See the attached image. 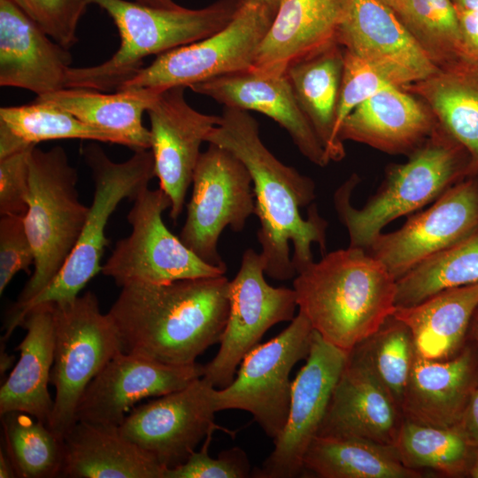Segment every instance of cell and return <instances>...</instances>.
I'll list each match as a JSON object with an SVG mask.
<instances>
[{"label": "cell", "instance_id": "6da1fadb", "mask_svg": "<svg viewBox=\"0 0 478 478\" xmlns=\"http://www.w3.org/2000/svg\"><path fill=\"white\" fill-rule=\"evenodd\" d=\"M205 142L233 152L251 174L259 221L257 236L267 276L294 278L314 261L313 243L322 255L327 253L328 222L312 203L314 181L267 149L258 121L248 111L224 106L220 124Z\"/></svg>", "mask_w": 478, "mask_h": 478}, {"label": "cell", "instance_id": "7a4b0ae2", "mask_svg": "<svg viewBox=\"0 0 478 478\" xmlns=\"http://www.w3.org/2000/svg\"><path fill=\"white\" fill-rule=\"evenodd\" d=\"M121 288L107 313L122 351L188 366L220 343L229 312L225 274Z\"/></svg>", "mask_w": 478, "mask_h": 478}, {"label": "cell", "instance_id": "3957f363", "mask_svg": "<svg viewBox=\"0 0 478 478\" xmlns=\"http://www.w3.org/2000/svg\"><path fill=\"white\" fill-rule=\"evenodd\" d=\"M298 312L326 342L350 352L391 316L397 280L365 249L327 252L293 281Z\"/></svg>", "mask_w": 478, "mask_h": 478}, {"label": "cell", "instance_id": "277c9868", "mask_svg": "<svg viewBox=\"0 0 478 478\" xmlns=\"http://www.w3.org/2000/svg\"><path fill=\"white\" fill-rule=\"evenodd\" d=\"M104 11L113 21L120 44L106 61L70 67L66 88L117 91L150 55L200 41L221 30L234 18L243 0H217L199 9L178 5L156 8L127 0H86Z\"/></svg>", "mask_w": 478, "mask_h": 478}, {"label": "cell", "instance_id": "5b68a950", "mask_svg": "<svg viewBox=\"0 0 478 478\" xmlns=\"http://www.w3.org/2000/svg\"><path fill=\"white\" fill-rule=\"evenodd\" d=\"M408 156L406 162L387 169L380 188L360 208L351 200L358 183L356 174L335 190V209L347 229L350 246L366 250L389 223L433 203L466 178V151L439 125Z\"/></svg>", "mask_w": 478, "mask_h": 478}, {"label": "cell", "instance_id": "8992f818", "mask_svg": "<svg viewBox=\"0 0 478 478\" xmlns=\"http://www.w3.org/2000/svg\"><path fill=\"white\" fill-rule=\"evenodd\" d=\"M92 171L94 196L80 237L58 275L40 293L27 303L13 307L5 320V334L11 336L20 327L32 308L44 304H61L73 300L99 272L100 260L108 239L105 227L110 216L125 198L135 199L155 177L151 151L140 150L124 162L112 161L95 144L82 150Z\"/></svg>", "mask_w": 478, "mask_h": 478}, {"label": "cell", "instance_id": "52a82bcc", "mask_svg": "<svg viewBox=\"0 0 478 478\" xmlns=\"http://www.w3.org/2000/svg\"><path fill=\"white\" fill-rule=\"evenodd\" d=\"M29 195L24 224L35 270L13 307L40 293L58 275L76 244L89 206L79 200L78 174L66 150L35 146L28 158Z\"/></svg>", "mask_w": 478, "mask_h": 478}, {"label": "cell", "instance_id": "ba28073f", "mask_svg": "<svg viewBox=\"0 0 478 478\" xmlns=\"http://www.w3.org/2000/svg\"><path fill=\"white\" fill-rule=\"evenodd\" d=\"M53 317L50 384L56 393L50 428L63 438L76 422V409L85 389L122 348L112 319L101 312L91 291L53 304Z\"/></svg>", "mask_w": 478, "mask_h": 478}, {"label": "cell", "instance_id": "9c48e42d", "mask_svg": "<svg viewBox=\"0 0 478 478\" xmlns=\"http://www.w3.org/2000/svg\"><path fill=\"white\" fill-rule=\"evenodd\" d=\"M274 14L265 5L243 0L232 20L221 30L158 55L118 90L159 93L173 87L189 88L209 79L250 70Z\"/></svg>", "mask_w": 478, "mask_h": 478}, {"label": "cell", "instance_id": "30bf717a", "mask_svg": "<svg viewBox=\"0 0 478 478\" xmlns=\"http://www.w3.org/2000/svg\"><path fill=\"white\" fill-rule=\"evenodd\" d=\"M170 207L162 189H143L127 214L131 233L116 243L101 273L120 287L225 274L227 269L203 261L167 228L162 214Z\"/></svg>", "mask_w": 478, "mask_h": 478}, {"label": "cell", "instance_id": "8fae6325", "mask_svg": "<svg viewBox=\"0 0 478 478\" xmlns=\"http://www.w3.org/2000/svg\"><path fill=\"white\" fill-rule=\"evenodd\" d=\"M313 332L308 320L298 312L284 330L258 344L243 358L231 383L215 389L216 412L246 411L266 435L275 440L289 416L290 372L308 357Z\"/></svg>", "mask_w": 478, "mask_h": 478}, {"label": "cell", "instance_id": "7c38bea8", "mask_svg": "<svg viewBox=\"0 0 478 478\" xmlns=\"http://www.w3.org/2000/svg\"><path fill=\"white\" fill-rule=\"evenodd\" d=\"M181 241L203 261L227 269L218 251L222 231L241 232L255 214L251 174L230 150L214 143L201 152L192 178Z\"/></svg>", "mask_w": 478, "mask_h": 478}, {"label": "cell", "instance_id": "4fadbf2b", "mask_svg": "<svg viewBox=\"0 0 478 478\" xmlns=\"http://www.w3.org/2000/svg\"><path fill=\"white\" fill-rule=\"evenodd\" d=\"M263 258L247 249L240 268L229 281V312L215 357L204 365V377L216 389L234 380L243 358L273 326L295 318L297 308L293 289L273 287L265 279Z\"/></svg>", "mask_w": 478, "mask_h": 478}, {"label": "cell", "instance_id": "5bb4252c", "mask_svg": "<svg viewBox=\"0 0 478 478\" xmlns=\"http://www.w3.org/2000/svg\"><path fill=\"white\" fill-rule=\"evenodd\" d=\"M200 377L187 387L139 405L119 427L120 433L154 457L166 469L189 458L200 442L216 429L215 390Z\"/></svg>", "mask_w": 478, "mask_h": 478}, {"label": "cell", "instance_id": "9a60e30c", "mask_svg": "<svg viewBox=\"0 0 478 478\" xmlns=\"http://www.w3.org/2000/svg\"><path fill=\"white\" fill-rule=\"evenodd\" d=\"M347 355L313 332L305 363L291 382L286 425L274 440V451L252 474L254 477L295 478L304 474L305 451L318 435Z\"/></svg>", "mask_w": 478, "mask_h": 478}, {"label": "cell", "instance_id": "2e32d148", "mask_svg": "<svg viewBox=\"0 0 478 478\" xmlns=\"http://www.w3.org/2000/svg\"><path fill=\"white\" fill-rule=\"evenodd\" d=\"M478 228V178L454 184L428 209L411 216L398 229L381 233L366 251L399 279L430 256Z\"/></svg>", "mask_w": 478, "mask_h": 478}, {"label": "cell", "instance_id": "e0dca14e", "mask_svg": "<svg viewBox=\"0 0 478 478\" xmlns=\"http://www.w3.org/2000/svg\"><path fill=\"white\" fill-rule=\"evenodd\" d=\"M185 87L159 92L146 112L155 177L171 200L170 218L177 221L200 157V146L220 124V116L205 114L186 101Z\"/></svg>", "mask_w": 478, "mask_h": 478}, {"label": "cell", "instance_id": "ac0fdd59", "mask_svg": "<svg viewBox=\"0 0 478 478\" xmlns=\"http://www.w3.org/2000/svg\"><path fill=\"white\" fill-rule=\"evenodd\" d=\"M203 374L204 365L198 363L173 366L121 351L85 389L75 421L119 428L142 399L181 389Z\"/></svg>", "mask_w": 478, "mask_h": 478}, {"label": "cell", "instance_id": "d6986e66", "mask_svg": "<svg viewBox=\"0 0 478 478\" xmlns=\"http://www.w3.org/2000/svg\"><path fill=\"white\" fill-rule=\"evenodd\" d=\"M337 43L400 88L438 68L397 14L379 0H350Z\"/></svg>", "mask_w": 478, "mask_h": 478}, {"label": "cell", "instance_id": "ffe728a7", "mask_svg": "<svg viewBox=\"0 0 478 478\" xmlns=\"http://www.w3.org/2000/svg\"><path fill=\"white\" fill-rule=\"evenodd\" d=\"M189 89L226 107L261 112L289 135L300 153L320 167L330 161L310 121L299 106L286 74L254 68L209 79Z\"/></svg>", "mask_w": 478, "mask_h": 478}, {"label": "cell", "instance_id": "44dd1931", "mask_svg": "<svg viewBox=\"0 0 478 478\" xmlns=\"http://www.w3.org/2000/svg\"><path fill=\"white\" fill-rule=\"evenodd\" d=\"M403 421L402 411L389 393L367 366L348 352L317 436L395 445Z\"/></svg>", "mask_w": 478, "mask_h": 478}, {"label": "cell", "instance_id": "7402d4cb", "mask_svg": "<svg viewBox=\"0 0 478 478\" xmlns=\"http://www.w3.org/2000/svg\"><path fill=\"white\" fill-rule=\"evenodd\" d=\"M10 0H0V85L37 96L66 89L72 57Z\"/></svg>", "mask_w": 478, "mask_h": 478}, {"label": "cell", "instance_id": "603a6c76", "mask_svg": "<svg viewBox=\"0 0 478 478\" xmlns=\"http://www.w3.org/2000/svg\"><path fill=\"white\" fill-rule=\"evenodd\" d=\"M477 386L478 344L471 339L448 359H428L416 353L402 403L404 420L455 427Z\"/></svg>", "mask_w": 478, "mask_h": 478}, {"label": "cell", "instance_id": "cb8c5ba5", "mask_svg": "<svg viewBox=\"0 0 478 478\" xmlns=\"http://www.w3.org/2000/svg\"><path fill=\"white\" fill-rule=\"evenodd\" d=\"M438 123L428 106L405 89L389 85L367 98L343 120L339 138L388 154L410 155Z\"/></svg>", "mask_w": 478, "mask_h": 478}, {"label": "cell", "instance_id": "d4e9b609", "mask_svg": "<svg viewBox=\"0 0 478 478\" xmlns=\"http://www.w3.org/2000/svg\"><path fill=\"white\" fill-rule=\"evenodd\" d=\"M349 4L350 0H283L252 68L283 73L293 62L337 43Z\"/></svg>", "mask_w": 478, "mask_h": 478}, {"label": "cell", "instance_id": "484cf974", "mask_svg": "<svg viewBox=\"0 0 478 478\" xmlns=\"http://www.w3.org/2000/svg\"><path fill=\"white\" fill-rule=\"evenodd\" d=\"M20 326L27 334L16 347L19 358L0 389V414L23 412L50 428L54 406L48 389L55 347L53 304L32 308Z\"/></svg>", "mask_w": 478, "mask_h": 478}, {"label": "cell", "instance_id": "4316f807", "mask_svg": "<svg viewBox=\"0 0 478 478\" xmlns=\"http://www.w3.org/2000/svg\"><path fill=\"white\" fill-rule=\"evenodd\" d=\"M402 89L422 100L438 125L466 151V178H478V58H459Z\"/></svg>", "mask_w": 478, "mask_h": 478}, {"label": "cell", "instance_id": "83f0119b", "mask_svg": "<svg viewBox=\"0 0 478 478\" xmlns=\"http://www.w3.org/2000/svg\"><path fill=\"white\" fill-rule=\"evenodd\" d=\"M64 439L60 477L164 478L166 468L118 427L76 421Z\"/></svg>", "mask_w": 478, "mask_h": 478}, {"label": "cell", "instance_id": "f1b7e54d", "mask_svg": "<svg viewBox=\"0 0 478 478\" xmlns=\"http://www.w3.org/2000/svg\"><path fill=\"white\" fill-rule=\"evenodd\" d=\"M477 308L478 284H474L444 289L416 305L397 307L393 315L410 329L419 356L443 360L466 343Z\"/></svg>", "mask_w": 478, "mask_h": 478}, {"label": "cell", "instance_id": "f546056e", "mask_svg": "<svg viewBox=\"0 0 478 478\" xmlns=\"http://www.w3.org/2000/svg\"><path fill=\"white\" fill-rule=\"evenodd\" d=\"M343 48L334 43L290 64L286 74L299 106L321 142L329 161L345 157L344 144L335 135L343 70Z\"/></svg>", "mask_w": 478, "mask_h": 478}, {"label": "cell", "instance_id": "4dcf8cb0", "mask_svg": "<svg viewBox=\"0 0 478 478\" xmlns=\"http://www.w3.org/2000/svg\"><path fill=\"white\" fill-rule=\"evenodd\" d=\"M158 93L118 90L114 93L66 88L36 96L35 101L62 108L81 121L120 137L134 151L150 149V133L143 124V114Z\"/></svg>", "mask_w": 478, "mask_h": 478}, {"label": "cell", "instance_id": "1f68e13d", "mask_svg": "<svg viewBox=\"0 0 478 478\" xmlns=\"http://www.w3.org/2000/svg\"><path fill=\"white\" fill-rule=\"evenodd\" d=\"M319 478H420L405 466L394 445L357 437L316 436L304 457V474Z\"/></svg>", "mask_w": 478, "mask_h": 478}, {"label": "cell", "instance_id": "d6a6232c", "mask_svg": "<svg viewBox=\"0 0 478 478\" xmlns=\"http://www.w3.org/2000/svg\"><path fill=\"white\" fill-rule=\"evenodd\" d=\"M474 284H478V228L397 279L396 306H411L442 290Z\"/></svg>", "mask_w": 478, "mask_h": 478}, {"label": "cell", "instance_id": "836d02e7", "mask_svg": "<svg viewBox=\"0 0 478 478\" xmlns=\"http://www.w3.org/2000/svg\"><path fill=\"white\" fill-rule=\"evenodd\" d=\"M394 446L405 466L450 478L466 476L473 448L457 426L440 428L406 420Z\"/></svg>", "mask_w": 478, "mask_h": 478}, {"label": "cell", "instance_id": "e575fe53", "mask_svg": "<svg viewBox=\"0 0 478 478\" xmlns=\"http://www.w3.org/2000/svg\"><path fill=\"white\" fill-rule=\"evenodd\" d=\"M4 448L17 477H60L64 463V439L47 425L23 412L1 414Z\"/></svg>", "mask_w": 478, "mask_h": 478}, {"label": "cell", "instance_id": "d590c367", "mask_svg": "<svg viewBox=\"0 0 478 478\" xmlns=\"http://www.w3.org/2000/svg\"><path fill=\"white\" fill-rule=\"evenodd\" d=\"M351 351L367 366L402 411L416 354L408 327L392 314Z\"/></svg>", "mask_w": 478, "mask_h": 478}, {"label": "cell", "instance_id": "8d00e7d4", "mask_svg": "<svg viewBox=\"0 0 478 478\" xmlns=\"http://www.w3.org/2000/svg\"><path fill=\"white\" fill-rule=\"evenodd\" d=\"M0 125L24 143L61 139L92 140L123 145L120 137L89 125L56 105L37 102L0 108Z\"/></svg>", "mask_w": 478, "mask_h": 478}, {"label": "cell", "instance_id": "74e56055", "mask_svg": "<svg viewBox=\"0 0 478 478\" xmlns=\"http://www.w3.org/2000/svg\"><path fill=\"white\" fill-rule=\"evenodd\" d=\"M402 22L438 67L469 57L452 0H406Z\"/></svg>", "mask_w": 478, "mask_h": 478}, {"label": "cell", "instance_id": "f35d334b", "mask_svg": "<svg viewBox=\"0 0 478 478\" xmlns=\"http://www.w3.org/2000/svg\"><path fill=\"white\" fill-rule=\"evenodd\" d=\"M51 39L69 49L78 42L77 27L86 0H10Z\"/></svg>", "mask_w": 478, "mask_h": 478}, {"label": "cell", "instance_id": "ab89813d", "mask_svg": "<svg viewBox=\"0 0 478 478\" xmlns=\"http://www.w3.org/2000/svg\"><path fill=\"white\" fill-rule=\"evenodd\" d=\"M213 432L204 438L203 446L194 451L186 462L165 471L164 478H246L251 464L245 451L233 447L221 451L217 458L209 455Z\"/></svg>", "mask_w": 478, "mask_h": 478}, {"label": "cell", "instance_id": "60d3db41", "mask_svg": "<svg viewBox=\"0 0 478 478\" xmlns=\"http://www.w3.org/2000/svg\"><path fill=\"white\" fill-rule=\"evenodd\" d=\"M343 51V70L335 126V135L339 141V129L345 118L367 98L392 85L366 61L344 49Z\"/></svg>", "mask_w": 478, "mask_h": 478}, {"label": "cell", "instance_id": "b9f144b4", "mask_svg": "<svg viewBox=\"0 0 478 478\" xmlns=\"http://www.w3.org/2000/svg\"><path fill=\"white\" fill-rule=\"evenodd\" d=\"M24 215H1L0 219V294L19 271L28 272L35 264V253L27 234Z\"/></svg>", "mask_w": 478, "mask_h": 478}, {"label": "cell", "instance_id": "7bdbcfd3", "mask_svg": "<svg viewBox=\"0 0 478 478\" xmlns=\"http://www.w3.org/2000/svg\"><path fill=\"white\" fill-rule=\"evenodd\" d=\"M32 145L0 158V214L24 215L29 195L28 158Z\"/></svg>", "mask_w": 478, "mask_h": 478}, {"label": "cell", "instance_id": "ee69618b", "mask_svg": "<svg viewBox=\"0 0 478 478\" xmlns=\"http://www.w3.org/2000/svg\"><path fill=\"white\" fill-rule=\"evenodd\" d=\"M456 7V6H455ZM457 9L462 41L469 57H478V11Z\"/></svg>", "mask_w": 478, "mask_h": 478}, {"label": "cell", "instance_id": "f6af8a7d", "mask_svg": "<svg viewBox=\"0 0 478 478\" xmlns=\"http://www.w3.org/2000/svg\"><path fill=\"white\" fill-rule=\"evenodd\" d=\"M457 427L470 445H478V386L473 392Z\"/></svg>", "mask_w": 478, "mask_h": 478}, {"label": "cell", "instance_id": "bcb514c9", "mask_svg": "<svg viewBox=\"0 0 478 478\" xmlns=\"http://www.w3.org/2000/svg\"><path fill=\"white\" fill-rule=\"evenodd\" d=\"M0 477L14 478L17 477L13 464L3 446L0 448Z\"/></svg>", "mask_w": 478, "mask_h": 478}, {"label": "cell", "instance_id": "7dc6e473", "mask_svg": "<svg viewBox=\"0 0 478 478\" xmlns=\"http://www.w3.org/2000/svg\"><path fill=\"white\" fill-rule=\"evenodd\" d=\"M389 9H391L397 16L401 19L405 15L406 12V0H379Z\"/></svg>", "mask_w": 478, "mask_h": 478}, {"label": "cell", "instance_id": "c3c4849f", "mask_svg": "<svg viewBox=\"0 0 478 478\" xmlns=\"http://www.w3.org/2000/svg\"><path fill=\"white\" fill-rule=\"evenodd\" d=\"M468 478H478V445L473 446L469 465L466 471Z\"/></svg>", "mask_w": 478, "mask_h": 478}, {"label": "cell", "instance_id": "681fc988", "mask_svg": "<svg viewBox=\"0 0 478 478\" xmlns=\"http://www.w3.org/2000/svg\"><path fill=\"white\" fill-rule=\"evenodd\" d=\"M136 3L156 7V8H174L177 7L179 4H175L173 0H133Z\"/></svg>", "mask_w": 478, "mask_h": 478}, {"label": "cell", "instance_id": "f907efd6", "mask_svg": "<svg viewBox=\"0 0 478 478\" xmlns=\"http://www.w3.org/2000/svg\"><path fill=\"white\" fill-rule=\"evenodd\" d=\"M0 353V374L1 375H3V374H4L12 365L14 361V356L9 355L6 351H4L2 344Z\"/></svg>", "mask_w": 478, "mask_h": 478}, {"label": "cell", "instance_id": "816d5d0a", "mask_svg": "<svg viewBox=\"0 0 478 478\" xmlns=\"http://www.w3.org/2000/svg\"><path fill=\"white\" fill-rule=\"evenodd\" d=\"M468 338L478 344V308L474 312L469 326Z\"/></svg>", "mask_w": 478, "mask_h": 478}, {"label": "cell", "instance_id": "f5cc1de1", "mask_svg": "<svg viewBox=\"0 0 478 478\" xmlns=\"http://www.w3.org/2000/svg\"><path fill=\"white\" fill-rule=\"evenodd\" d=\"M458 8L478 11V0H452Z\"/></svg>", "mask_w": 478, "mask_h": 478}, {"label": "cell", "instance_id": "db71d44e", "mask_svg": "<svg viewBox=\"0 0 478 478\" xmlns=\"http://www.w3.org/2000/svg\"><path fill=\"white\" fill-rule=\"evenodd\" d=\"M246 1L260 4L262 5H265L266 7H267L274 12H276V11L278 10L280 4H281L283 0H246Z\"/></svg>", "mask_w": 478, "mask_h": 478}, {"label": "cell", "instance_id": "11a10c76", "mask_svg": "<svg viewBox=\"0 0 478 478\" xmlns=\"http://www.w3.org/2000/svg\"><path fill=\"white\" fill-rule=\"evenodd\" d=\"M477 58H478V57H477Z\"/></svg>", "mask_w": 478, "mask_h": 478}]
</instances>
